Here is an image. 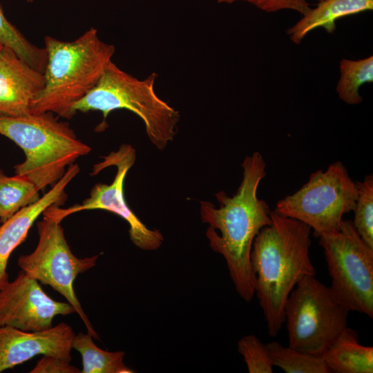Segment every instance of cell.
Segmentation results:
<instances>
[{"instance_id":"2e32d148","label":"cell","mask_w":373,"mask_h":373,"mask_svg":"<svg viewBox=\"0 0 373 373\" xmlns=\"http://www.w3.org/2000/svg\"><path fill=\"white\" fill-rule=\"evenodd\" d=\"M322 356L330 372H373V347L360 344L358 334L348 327Z\"/></svg>"},{"instance_id":"44dd1931","label":"cell","mask_w":373,"mask_h":373,"mask_svg":"<svg viewBox=\"0 0 373 373\" xmlns=\"http://www.w3.org/2000/svg\"><path fill=\"white\" fill-rule=\"evenodd\" d=\"M0 43L11 48L22 60L44 73L47 63L45 48L31 44L6 17L0 4Z\"/></svg>"},{"instance_id":"d4e9b609","label":"cell","mask_w":373,"mask_h":373,"mask_svg":"<svg viewBox=\"0 0 373 373\" xmlns=\"http://www.w3.org/2000/svg\"><path fill=\"white\" fill-rule=\"evenodd\" d=\"M31 373H81L77 367L70 365V362L55 356H43Z\"/></svg>"},{"instance_id":"3957f363","label":"cell","mask_w":373,"mask_h":373,"mask_svg":"<svg viewBox=\"0 0 373 373\" xmlns=\"http://www.w3.org/2000/svg\"><path fill=\"white\" fill-rule=\"evenodd\" d=\"M47 63L42 90L30 104V113L50 112L70 119L74 106L97 84L115 53L90 28L72 41L44 39Z\"/></svg>"},{"instance_id":"4fadbf2b","label":"cell","mask_w":373,"mask_h":373,"mask_svg":"<svg viewBox=\"0 0 373 373\" xmlns=\"http://www.w3.org/2000/svg\"><path fill=\"white\" fill-rule=\"evenodd\" d=\"M44 73L35 70L10 48L0 50V116L30 113V104L42 90Z\"/></svg>"},{"instance_id":"5b68a950","label":"cell","mask_w":373,"mask_h":373,"mask_svg":"<svg viewBox=\"0 0 373 373\" xmlns=\"http://www.w3.org/2000/svg\"><path fill=\"white\" fill-rule=\"evenodd\" d=\"M157 75L152 73L144 79H138L124 72L111 61L96 86L73 107L75 113L99 111L103 119L97 131L107 127L106 118L111 111L126 109L144 122L151 143L164 149L173 141L178 131L180 113L155 92Z\"/></svg>"},{"instance_id":"30bf717a","label":"cell","mask_w":373,"mask_h":373,"mask_svg":"<svg viewBox=\"0 0 373 373\" xmlns=\"http://www.w3.org/2000/svg\"><path fill=\"white\" fill-rule=\"evenodd\" d=\"M135 158L134 148L130 144H123L117 151L104 156L102 162L94 165L91 173L92 175H95L108 166H116V175L111 184H95L89 196L81 204L66 209L51 206L44 211L43 215L61 222L69 215L79 211L93 209L108 211L128 222L130 239L137 247L146 251L157 249L164 242L162 233L157 229L148 228L128 206L124 195V180L133 166Z\"/></svg>"},{"instance_id":"ffe728a7","label":"cell","mask_w":373,"mask_h":373,"mask_svg":"<svg viewBox=\"0 0 373 373\" xmlns=\"http://www.w3.org/2000/svg\"><path fill=\"white\" fill-rule=\"evenodd\" d=\"M341 77L336 91L339 98L348 104H358L363 98L359 88L367 82H373V57L360 60L341 59Z\"/></svg>"},{"instance_id":"9c48e42d","label":"cell","mask_w":373,"mask_h":373,"mask_svg":"<svg viewBox=\"0 0 373 373\" xmlns=\"http://www.w3.org/2000/svg\"><path fill=\"white\" fill-rule=\"evenodd\" d=\"M60 223L44 215L43 219L37 223L39 235L37 247L30 254L20 256L17 265L28 276L62 295L73 307L87 332L93 338L99 339L74 289L77 276L95 266L99 255L86 258L75 256Z\"/></svg>"},{"instance_id":"ba28073f","label":"cell","mask_w":373,"mask_h":373,"mask_svg":"<svg viewBox=\"0 0 373 373\" xmlns=\"http://www.w3.org/2000/svg\"><path fill=\"white\" fill-rule=\"evenodd\" d=\"M329 276L331 291L350 312L373 318V249L352 221L343 220L339 231L318 237Z\"/></svg>"},{"instance_id":"277c9868","label":"cell","mask_w":373,"mask_h":373,"mask_svg":"<svg viewBox=\"0 0 373 373\" xmlns=\"http://www.w3.org/2000/svg\"><path fill=\"white\" fill-rule=\"evenodd\" d=\"M0 135L24 153V161L14 167L15 174L27 177L39 191L52 186L70 164L91 151L67 122L50 112L0 116Z\"/></svg>"},{"instance_id":"ac0fdd59","label":"cell","mask_w":373,"mask_h":373,"mask_svg":"<svg viewBox=\"0 0 373 373\" xmlns=\"http://www.w3.org/2000/svg\"><path fill=\"white\" fill-rule=\"evenodd\" d=\"M39 190L27 177L9 176L0 169V221L5 222L40 198Z\"/></svg>"},{"instance_id":"8fae6325","label":"cell","mask_w":373,"mask_h":373,"mask_svg":"<svg viewBox=\"0 0 373 373\" xmlns=\"http://www.w3.org/2000/svg\"><path fill=\"white\" fill-rule=\"evenodd\" d=\"M73 313L75 310L70 303L53 300L37 280L22 270L0 289V326L41 331L51 327L56 316Z\"/></svg>"},{"instance_id":"52a82bcc","label":"cell","mask_w":373,"mask_h":373,"mask_svg":"<svg viewBox=\"0 0 373 373\" xmlns=\"http://www.w3.org/2000/svg\"><path fill=\"white\" fill-rule=\"evenodd\" d=\"M356 198V183L338 161L326 171L312 173L299 190L280 200L274 211L305 223L318 238L339 231L343 216L354 210Z\"/></svg>"},{"instance_id":"8992f818","label":"cell","mask_w":373,"mask_h":373,"mask_svg":"<svg viewBox=\"0 0 373 373\" xmlns=\"http://www.w3.org/2000/svg\"><path fill=\"white\" fill-rule=\"evenodd\" d=\"M350 311L315 276L300 280L284 308L288 346L323 356L347 327Z\"/></svg>"},{"instance_id":"603a6c76","label":"cell","mask_w":373,"mask_h":373,"mask_svg":"<svg viewBox=\"0 0 373 373\" xmlns=\"http://www.w3.org/2000/svg\"><path fill=\"white\" fill-rule=\"evenodd\" d=\"M238 351L243 356L249 373H272L273 364L266 344L256 336L242 337L237 343Z\"/></svg>"},{"instance_id":"484cf974","label":"cell","mask_w":373,"mask_h":373,"mask_svg":"<svg viewBox=\"0 0 373 373\" xmlns=\"http://www.w3.org/2000/svg\"><path fill=\"white\" fill-rule=\"evenodd\" d=\"M33 1H34V0H27V1H28V2H30V3L32 2Z\"/></svg>"},{"instance_id":"83f0119b","label":"cell","mask_w":373,"mask_h":373,"mask_svg":"<svg viewBox=\"0 0 373 373\" xmlns=\"http://www.w3.org/2000/svg\"><path fill=\"white\" fill-rule=\"evenodd\" d=\"M317 1H318L320 2V1H323V0H317Z\"/></svg>"},{"instance_id":"6da1fadb","label":"cell","mask_w":373,"mask_h":373,"mask_svg":"<svg viewBox=\"0 0 373 373\" xmlns=\"http://www.w3.org/2000/svg\"><path fill=\"white\" fill-rule=\"evenodd\" d=\"M242 179L231 197L223 191L215 194L219 207L200 202V216L209 226L206 231L210 247L226 261L236 292L246 302L255 295L256 280L251 264L254 240L260 231L271 222L266 201L257 195L266 175V163L259 152L245 157Z\"/></svg>"},{"instance_id":"7c38bea8","label":"cell","mask_w":373,"mask_h":373,"mask_svg":"<svg viewBox=\"0 0 373 373\" xmlns=\"http://www.w3.org/2000/svg\"><path fill=\"white\" fill-rule=\"evenodd\" d=\"M75 334L62 322L35 332L0 326V372L28 361L35 356H55L71 362Z\"/></svg>"},{"instance_id":"7a4b0ae2","label":"cell","mask_w":373,"mask_h":373,"mask_svg":"<svg viewBox=\"0 0 373 373\" xmlns=\"http://www.w3.org/2000/svg\"><path fill=\"white\" fill-rule=\"evenodd\" d=\"M271 222L256 236L251 251L256 295L268 334L276 336L285 323L286 300L307 276H315L309 257L311 228L271 211Z\"/></svg>"},{"instance_id":"7402d4cb","label":"cell","mask_w":373,"mask_h":373,"mask_svg":"<svg viewBox=\"0 0 373 373\" xmlns=\"http://www.w3.org/2000/svg\"><path fill=\"white\" fill-rule=\"evenodd\" d=\"M357 198L352 223L363 240L373 249V175L356 182Z\"/></svg>"},{"instance_id":"4316f807","label":"cell","mask_w":373,"mask_h":373,"mask_svg":"<svg viewBox=\"0 0 373 373\" xmlns=\"http://www.w3.org/2000/svg\"><path fill=\"white\" fill-rule=\"evenodd\" d=\"M3 46L0 43V50L1 49V48L3 47Z\"/></svg>"},{"instance_id":"cb8c5ba5","label":"cell","mask_w":373,"mask_h":373,"mask_svg":"<svg viewBox=\"0 0 373 373\" xmlns=\"http://www.w3.org/2000/svg\"><path fill=\"white\" fill-rule=\"evenodd\" d=\"M218 3H232L236 1H245L254 4L258 8L274 12L283 9L297 11L303 15H307L310 8L307 0H217Z\"/></svg>"},{"instance_id":"d6986e66","label":"cell","mask_w":373,"mask_h":373,"mask_svg":"<svg viewBox=\"0 0 373 373\" xmlns=\"http://www.w3.org/2000/svg\"><path fill=\"white\" fill-rule=\"evenodd\" d=\"M266 345L273 365L286 373H330L322 356L285 347L276 341Z\"/></svg>"},{"instance_id":"9a60e30c","label":"cell","mask_w":373,"mask_h":373,"mask_svg":"<svg viewBox=\"0 0 373 373\" xmlns=\"http://www.w3.org/2000/svg\"><path fill=\"white\" fill-rule=\"evenodd\" d=\"M373 9V0H323L294 26L287 34L295 44H300L310 31L322 27L329 33L336 29L335 21L345 16Z\"/></svg>"},{"instance_id":"5bb4252c","label":"cell","mask_w":373,"mask_h":373,"mask_svg":"<svg viewBox=\"0 0 373 373\" xmlns=\"http://www.w3.org/2000/svg\"><path fill=\"white\" fill-rule=\"evenodd\" d=\"M77 164L70 165L63 177L35 202L23 207L0 227V289L9 283L7 265L12 252L25 240L37 218L51 206H60L66 199V189L79 173Z\"/></svg>"},{"instance_id":"e0dca14e","label":"cell","mask_w":373,"mask_h":373,"mask_svg":"<svg viewBox=\"0 0 373 373\" xmlns=\"http://www.w3.org/2000/svg\"><path fill=\"white\" fill-rule=\"evenodd\" d=\"M93 336L88 332H79L75 334L72 349L82 356L81 373H132L133 370L124 363L125 353L122 351L108 352L102 350L93 342Z\"/></svg>"}]
</instances>
